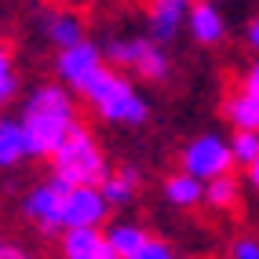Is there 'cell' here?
Listing matches in <instances>:
<instances>
[{
	"label": "cell",
	"mask_w": 259,
	"mask_h": 259,
	"mask_svg": "<svg viewBox=\"0 0 259 259\" xmlns=\"http://www.w3.org/2000/svg\"><path fill=\"white\" fill-rule=\"evenodd\" d=\"M19 120L29 143V157H51L55 146L66 139V132L77 124V106L70 92H62L59 84H44L26 99Z\"/></svg>",
	"instance_id": "1"
},
{
	"label": "cell",
	"mask_w": 259,
	"mask_h": 259,
	"mask_svg": "<svg viewBox=\"0 0 259 259\" xmlns=\"http://www.w3.org/2000/svg\"><path fill=\"white\" fill-rule=\"evenodd\" d=\"M77 95H84L95 106V113L110 124H146L150 117V106L146 99L132 88V80L120 73V70H110V62H102L95 73L84 77V84L77 88Z\"/></svg>",
	"instance_id": "2"
},
{
	"label": "cell",
	"mask_w": 259,
	"mask_h": 259,
	"mask_svg": "<svg viewBox=\"0 0 259 259\" xmlns=\"http://www.w3.org/2000/svg\"><path fill=\"white\" fill-rule=\"evenodd\" d=\"M51 176L62 179L66 186H99L102 179L110 176V164H106V153H102L99 139L84 128V124H73L66 132V139L55 146L51 153Z\"/></svg>",
	"instance_id": "3"
},
{
	"label": "cell",
	"mask_w": 259,
	"mask_h": 259,
	"mask_svg": "<svg viewBox=\"0 0 259 259\" xmlns=\"http://www.w3.org/2000/svg\"><path fill=\"white\" fill-rule=\"evenodd\" d=\"M102 59L110 66H124L135 70L146 80H164L168 77V55L153 37H124V40H110L102 48Z\"/></svg>",
	"instance_id": "4"
},
{
	"label": "cell",
	"mask_w": 259,
	"mask_h": 259,
	"mask_svg": "<svg viewBox=\"0 0 259 259\" xmlns=\"http://www.w3.org/2000/svg\"><path fill=\"white\" fill-rule=\"evenodd\" d=\"M234 150L227 139H219V135H197L194 143H186L183 150V171L190 176H197L201 183H208L215 176H227L234 168Z\"/></svg>",
	"instance_id": "5"
},
{
	"label": "cell",
	"mask_w": 259,
	"mask_h": 259,
	"mask_svg": "<svg viewBox=\"0 0 259 259\" xmlns=\"http://www.w3.org/2000/svg\"><path fill=\"white\" fill-rule=\"evenodd\" d=\"M110 215V204L99 186H66L62 194V230L66 227H102Z\"/></svg>",
	"instance_id": "6"
},
{
	"label": "cell",
	"mask_w": 259,
	"mask_h": 259,
	"mask_svg": "<svg viewBox=\"0 0 259 259\" xmlns=\"http://www.w3.org/2000/svg\"><path fill=\"white\" fill-rule=\"evenodd\" d=\"M62 194H66V183L51 176L48 183L33 186L26 201H22V212L29 223H37L44 234H59L62 230Z\"/></svg>",
	"instance_id": "7"
},
{
	"label": "cell",
	"mask_w": 259,
	"mask_h": 259,
	"mask_svg": "<svg viewBox=\"0 0 259 259\" xmlns=\"http://www.w3.org/2000/svg\"><path fill=\"white\" fill-rule=\"evenodd\" d=\"M102 62H106V59H102V48H99V44H92L88 37H84V40H77V44H70V48H59L55 70H59V77H62V80L77 92L80 84H84V77L95 73Z\"/></svg>",
	"instance_id": "8"
},
{
	"label": "cell",
	"mask_w": 259,
	"mask_h": 259,
	"mask_svg": "<svg viewBox=\"0 0 259 259\" xmlns=\"http://www.w3.org/2000/svg\"><path fill=\"white\" fill-rule=\"evenodd\" d=\"M62 259H120L110 237L99 227H66L62 230Z\"/></svg>",
	"instance_id": "9"
},
{
	"label": "cell",
	"mask_w": 259,
	"mask_h": 259,
	"mask_svg": "<svg viewBox=\"0 0 259 259\" xmlns=\"http://www.w3.org/2000/svg\"><path fill=\"white\" fill-rule=\"evenodd\" d=\"M190 4L194 0H150V11H146V26H150V37L157 44L176 40L179 26L186 22Z\"/></svg>",
	"instance_id": "10"
},
{
	"label": "cell",
	"mask_w": 259,
	"mask_h": 259,
	"mask_svg": "<svg viewBox=\"0 0 259 259\" xmlns=\"http://www.w3.org/2000/svg\"><path fill=\"white\" fill-rule=\"evenodd\" d=\"M186 26H190V37L197 44H204V48H212V44H219L227 37V22H223L215 0H194L190 15H186Z\"/></svg>",
	"instance_id": "11"
},
{
	"label": "cell",
	"mask_w": 259,
	"mask_h": 259,
	"mask_svg": "<svg viewBox=\"0 0 259 259\" xmlns=\"http://www.w3.org/2000/svg\"><path fill=\"white\" fill-rule=\"evenodd\" d=\"M29 157V143L22 132V120L0 117V168H15Z\"/></svg>",
	"instance_id": "12"
},
{
	"label": "cell",
	"mask_w": 259,
	"mask_h": 259,
	"mask_svg": "<svg viewBox=\"0 0 259 259\" xmlns=\"http://www.w3.org/2000/svg\"><path fill=\"white\" fill-rule=\"evenodd\" d=\"M44 37L51 44H59V48H70L77 40H84V22H80V15L73 11H66V8H55L44 19Z\"/></svg>",
	"instance_id": "13"
},
{
	"label": "cell",
	"mask_w": 259,
	"mask_h": 259,
	"mask_svg": "<svg viewBox=\"0 0 259 259\" xmlns=\"http://www.w3.org/2000/svg\"><path fill=\"white\" fill-rule=\"evenodd\" d=\"M135 186H139V168H132V164L110 171V176L99 183V190H102V197H106L110 208H113V204H117V208H120V204H128L135 197Z\"/></svg>",
	"instance_id": "14"
},
{
	"label": "cell",
	"mask_w": 259,
	"mask_h": 259,
	"mask_svg": "<svg viewBox=\"0 0 259 259\" xmlns=\"http://www.w3.org/2000/svg\"><path fill=\"white\" fill-rule=\"evenodd\" d=\"M164 197L176 204V208H194V204L204 201V183L190 171H179V176L164 179Z\"/></svg>",
	"instance_id": "15"
},
{
	"label": "cell",
	"mask_w": 259,
	"mask_h": 259,
	"mask_svg": "<svg viewBox=\"0 0 259 259\" xmlns=\"http://www.w3.org/2000/svg\"><path fill=\"white\" fill-rule=\"evenodd\" d=\"M223 113H227V120L234 128H255L259 132V99L248 95V92H237L227 99V106H223Z\"/></svg>",
	"instance_id": "16"
},
{
	"label": "cell",
	"mask_w": 259,
	"mask_h": 259,
	"mask_svg": "<svg viewBox=\"0 0 259 259\" xmlns=\"http://www.w3.org/2000/svg\"><path fill=\"white\" fill-rule=\"evenodd\" d=\"M237 197H241V186H237V179L230 176V171H227V176H215V179L204 183V201H208L212 208H219V212L234 208Z\"/></svg>",
	"instance_id": "17"
},
{
	"label": "cell",
	"mask_w": 259,
	"mask_h": 259,
	"mask_svg": "<svg viewBox=\"0 0 259 259\" xmlns=\"http://www.w3.org/2000/svg\"><path fill=\"white\" fill-rule=\"evenodd\" d=\"M106 237H110L113 252H117L120 259H128V255H132L135 248H139L150 234H146L143 227H135V223H117V227H110V230H106Z\"/></svg>",
	"instance_id": "18"
},
{
	"label": "cell",
	"mask_w": 259,
	"mask_h": 259,
	"mask_svg": "<svg viewBox=\"0 0 259 259\" xmlns=\"http://www.w3.org/2000/svg\"><path fill=\"white\" fill-rule=\"evenodd\" d=\"M230 150H234V161L248 168V164L259 157V132H255V128H237Z\"/></svg>",
	"instance_id": "19"
},
{
	"label": "cell",
	"mask_w": 259,
	"mask_h": 259,
	"mask_svg": "<svg viewBox=\"0 0 259 259\" xmlns=\"http://www.w3.org/2000/svg\"><path fill=\"white\" fill-rule=\"evenodd\" d=\"M128 259H179V255L171 252V248L164 245V241H157V237H146L143 245L128 255Z\"/></svg>",
	"instance_id": "20"
},
{
	"label": "cell",
	"mask_w": 259,
	"mask_h": 259,
	"mask_svg": "<svg viewBox=\"0 0 259 259\" xmlns=\"http://www.w3.org/2000/svg\"><path fill=\"white\" fill-rule=\"evenodd\" d=\"M15 92H19V77H15V70L11 73H0V106L15 99Z\"/></svg>",
	"instance_id": "21"
},
{
	"label": "cell",
	"mask_w": 259,
	"mask_h": 259,
	"mask_svg": "<svg viewBox=\"0 0 259 259\" xmlns=\"http://www.w3.org/2000/svg\"><path fill=\"white\" fill-rule=\"evenodd\" d=\"M234 259H259V241L255 237H241L234 245Z\"/></svg>",
	"instance_id": "22"
},
{
	"label": "cell",
	"mask_w": 259,
	"mask_h": 259,
	"mask_svg": "<svg viewBox=\"0 0 259 259\" xmlns=\"http://www.w3.org/2000/svg\"><path fill=\"white\" fill-rule=\"evenodd\" d=\"M241 92H248V95H255L259 99V62L248 70V77H245V84H241Z\"/></svg>",
	"instance_id": "23"
},
{
	"label": "cell",
	"mask_w": 259,
	"mask_h": 259,
	"mask_svg": "<svg viewBox=\"0 0 259 259\" xmlns=\"http://www.w3.org/2000/svg\"><path fill=\"white\" fill-rule=\"evenodd\" d=\"M245 40H248V48L259 55V19H252V22H248V29H245Z\"/></svg>",
	"instance_id": "24"
},
{
	"label": "cell",
	"mask_w": 259,
	"mask_h": 259,
	"mask_svg": "<svg viewBox=\"0 0 259 259\" xmlns=\"http://www.w3.org/2000/svg\"><path fill=\"white\" fill-rule=\"evenodd\" d=\"M0 259H29L22 248H15V245H8V241H0Z\"/></svg>",
	"instance_id": "25"
},
{
	"label": "cell",
	"mask_w": 259,
	"mask_h": 259,
	"mask_svg": "<svg viewBox=\"0 0 259 259\" xmlns=\"http://www.w3.org/2000/svg\"><path fill=\"white\" fill-rule=\"evenodd\" d=\"M0 73H11V55H8L4 44H0Z\"/></svg>",
	"instance_id": "26"
},
{
	"label": "cell",
	"mask_w": 259,
	"mask_h": 259,
	"mask_svg": "<svg viewBox=\"0 0 259 259\" xmlns=\"http://www.w3.org/2000/svg\"><path fill=\"white\" fill-rule=\"evenodd\" d=\"M248 183H252V186L259 190V157H255V161L248 164Z\"/></svg>",
	"instance_id": "27"
},
{
	"label": "cell",
	"mask_w": 259,
	"mask_h": 259,
	"mask_svg": "<svg viewBox=\"0 0 259 259\" xmlns=\"http://www.w3.org/2000/svg\"><path fill=\"white\" fill-rule=\"evenodd\" d=\"M44 4H77V0H44Z\"/></svg>",
	"instance_id": "28"
},
{
	"label": "cell",
	"mask_w": 259,
	"mask_h": 259,
	"mask_svg": "<svg viewBox=\"0 0 259 259\" xmlns=\"http://www.w3.org/2000/svg\"><path fill=\"white\" fill-rule=\"evenodd\" d=\"M215 4H219V0H215Z\"/></svg>",
	"instance_id": "29"
}]
</instances>
